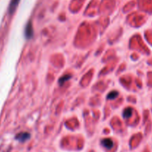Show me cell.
<instances>
[{"mask_svg": "<svg viewBox=\"0 0 152 152\" xmlns=\"http://www.w3.org/2000/svg\"><path fill=\"white\" fill-rule=\"evenodd\" d=\"M34 34V30L33 26H32V22L29 21L27 23L26 26H25V35L26 37L27 40H30L31 38H32Z\"/></svg>", "mask_w": 152, "mask_h": 152, "instance_id": "obj_1", "label": "cell"}, {"mask_svg": "<svg viewBox=\"0 0 152 152\" xmlns=\"http://www.w3.org/2000/svg\"><path fill=\"white\" fill-rule=\"evenodd\" d=\"M20 0H11L10 6H9L8 11L10 14H13L14 13V11H16L18 5H19Z\"/></svg>", "mask_w": 152, "mask_h": 152, "instance_id": "obj_2", "label": "cell"}, {"mask_svg": "<svg viewBox=\"0 0 152 152\" xmlns=\"http://www.w3.org/2000/svg\"><path fill=\"white\" fill-rule=\"evenodd\" d=\"M30 138V134L27 132H22L16 136V139L19 142H25Z\"/></svg>", "mask_w": 152, "mask_h": 152, "instance_id": "obj_3", "label": "cell"}, {"mask_svg": "<svg viewBox=\"0 0 152 152\" xmlns=\"http://www.w3.org/2000/svg\"><path fill=\"white\" fill-rule=\"evenodd\" d=\"M101 144H102V145H103L104 147H105V148L107 149H110L113 146V140H111L109 138L104 139V140L101 141Z\"/></svg>", "mask_w": 152, "mask_h": 152, "instance_id": "obj_4", "label": "cell"}, {"mask_svg": "<svg viewBox=\"0 0 152 152\" xmlns=\"http://www.w3.org/2000/svg\"><path fill=\"white\" fill-rule=\"evenodd\" d=\"M69 78H71V75H63V76H62V77L59 79V80H58V83H59L60 85L61 86V85H63V84H64L67 80H68Z\"/></svg>", "mask_w": 152, "mask_h": 152, "instance_id": "obj_5", "label": "cell"}, {"mask_svg": "<svg viewBox=\"0 0 152 152\" xmlns=\"http://www.w3.org/2000/svg\"><path fill=\"white\" fill-rule=\"evenodd\" d=\"M132 111H133V110H132V108H131V107L126 108L125 110H124V113H123V116H124V118H126V119L131 117V115H132Z\"/></svg>", "mask_w": 152, "mask_h": 152, "instance_id": "obj_6", "label": "cell"}, {"mask_svg": "<svg viewBox=\"0 0 152 152\" xmlns=\"http://www.w3.org/2000/svg\"><path fill=\"white\" fill-rule=\"evenodd\" d=\"M118 95H119V93H118L116 91H112V92H110L108 94V96H107V99H115L118 96Z\"/></svg>", "mask_w": 152, "mask_h": 152, "instance_id": "obj_7", "label": "cell"}]
</instances>
